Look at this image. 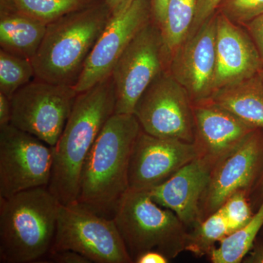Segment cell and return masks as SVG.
Wrapping results in <instances>:
<instances>
[{"mask_svg":"<svg viewBox=\"0 0 263 263\" xmlns=\"http://www.w3.org/2000/svg\"><path fill=\"white\" fill-rule=\"evenodd\" d=\"M116 91L110 75L78 93L65 127L53 146L48 190L62 205L78 203L86 157L109 118L115 114Z\"/></svg>","mask_w":263,"mask_h":263,"instance_id":"cell-1","label":"cell"},{"mask_svg":"<svg viewBox=\"0 0 263 263\" xmlns=\"http://www.w3.org/2000/svg\"><path fill=\"white\" fill-rule=\"evenodd\" d=\"M141 125L134 114H114L85 160L78 203L99 215H114L129 190V158Z\"/></svg>","mask_w":263,"mask_h":263,"instance_id":"cell-2","label":"cell"},{"mask_svg":"<svg viewBox=\"0 0 263 263\" xmlns=\"http://www.w3.org/2000/svg\"><path fill=\"white\" fill-rule=\"evenodd\" d=\"M112 12L105 0L72 12L47 25L32 59L34 78L75 86Z\"/></svg>","mask_w":263,"mask_h":263,"instance_id":"cell-3","label":"cell"},{"mask_svg":"<svg viewBox=\"0 0 263 263\" xmlns=\"http://www.w3.org/2000/svg\"><path fill=\"white\" fill-rule=\"evenodd\" d=\"M60 204L47 187L0 197V262H36L49 253Z\"/></svg>","mask_w":263,"mask_h":263,"instance_id":"cell-4","label":"cell"},{"mask_svg":"<svg viewBox=\"0 0 263 263\" xmlns=\"http://www.w3.org/2000/svg\"><path fill=\"white\" fill-rule=\"evenodd\" d=\"M113 219L133 262L149 251L160 252L169 260L186 251V226L172 211L154 201L148 191L129 189Z\"/></svg>","mask_w":263,"mask_h":263,"instance_id":"cell-5","label":"cell"},{"mask_svg":"<svg viewBox=\"0 0 263 263\" xmlns=\"http://www.w3.org/2000/svg\"><path fill=\"white\" fill-rule=\"evenodd\" d=\"M72 250L96 263L133 262L113 218L99 215L79 203L59 209L51 250Z\"/></svg>","mask_w":263,"mask_h":263,"instance_id":"cell-6","label":"cell"},{"mask_svg":"<svg viewBox=\"0 0 263 263\" xmlns=\"http://www.w3.org/2000/svg\"><path fill=\"white\" fill-rule=\"evenodd\" d=\"M78 92L73 86L34 78L10 98V124L51 146L61 136Z\"/></svg>","mask_w":263,"mask_h":263,"instance_id":"cell-7","label":"cell"},{"mask_svg":"<svg viewBox=\"0 0 263 263\" xmlns=\"http://www.w3.org/2000/svg\"><path fill=\"white\" fill-rule=\"evenodd\" d=\"M167 68L160 27L152 19L133 38L112 70L117 98L115 114H133L145 90Z\"/></svg>","mask_w":263,"mask_h":263,"instance_id":"cell-8","label":"cell"},{"mask_svg":"<svg viewBox=\"0 0 263 263\" xmlns=\"http://www.w3.org/2000/svg\"><path fill=\"white\" fill-rule=\"evenodd\" d=\"M142 130L152 136L195 141L193 101L186 90L162 71L145 90L133 112Z\"/></svg>","mask_w":263,"mask_h":263,"instance_id":"cell-9","label":"cell"},{"mask_svg":"<svg viewBox=\"0 0 263 263\" xmlns=\"http://www.w3.org/2000/svg\"><path fill=\"white\" fill-rule=\"evenodd\" d=\"M53 146L12 124L0 127V197L47 187L53 164Z\"/></svg>","mask_w":263,"mask_h":263,"instance_id":"cell-10","label":"cell"},{"mask_svg":"<svg viewBox=\"0 0 263 263\" xmlns=\"http://www.w3.org/2000/svg\"><path fill=\"white\" fill-rule=\"evenodd\" d=\"M152 19L150 0H135L126 9L112 15L74 86L76 91H86L111 75L128 45Z\"/></svg>","mask_w":263,"mask_h":263,"instance_id":"cell-11","label":"cell"},{"mask_svg":"<svg viewBox=\"0 0 263 263\" xmlns=\"http://www.w3.org/2000/svg\"><path fill=\"white\" fill-rule=\"evenodd\" d=\"M196 158L194 143L152 136L141 129L129 158V189L149 191Z\"/></svg>","mask_w":263,"mask_h":263,"instance_id":"cell-12","label":"cell"},{"mask_svg":"<svg viewBox=\"0 0 263 263\" xmlns=\"http://www.w3.org/2000/svg\"><path fill=\"white\" fill-rule=\"evenodd\" d=\"M252 132L216 164L201 203V221L219 210L233 193L250 187L263 162V133Z\"/></svg>","mask_w":263,"mask_h":263,"instance_id":"cell-13","label":"cell"},{"mask_svg":"<svg viewBox=\"0 0 263 263\" xmlns=\"http://www.w3.org/2000/svg\"><path fill=\"white\" fill-rule=\"evenodd\" d=\"M216 34L215 14L190 34L170 60L167 70L186 90L193 103L212 95Z\"/></svg>","mask_w":263,"mask_h":263,"instance_id":"cell-14","label":"cell"},{"mask_svg":"<svg viewBox=\"0 0 263 263\" xmlns=\"http://www.w3.org/2000/svg\"><path fill=\"white\" fill-rule=\"evenodd\" d=\"M193 105L197 159L211 171L257 129L210 99Z\"/></svg>","mask_w":263,"mask_h":263,"instance_id":"cell-15","label":"cell"},{"mask_svg":"<svg viewBox=\"0 0 263 263\" xmlns=\"http://www.w3.org/2000/svg\"><path fill=\"white\" fill-rule=\"evenodd\" d=\"M216 68L213 93L263 70L258 50L249 32L221 13L216 14Z\"/></svg>","mask_w":263,"mask_h":263,"instance_id":"cell-16","label":"cell"},{"mask_svg":"<svg viewBox=\"0 0 263 263\" xmlns=\"http://www.w3.org/2000/svg\"><path fill=\"white\" fill-rule=\"evenodd\" d=\"M211 172L196 158L148 192L154 201L172 211L185 226H195L201 221L202 200L209 186Z\"/></svg>","mask_w":263,"mask_h":263,"instance_id":"cell-17","label":"cell"},{"mask_svg":"<svg viewBox=\"0 0 263 263\" xmlns=\"http://www.w3.org/2000/svg\"><path fill=\"white\" fill-rule=\"evenodd\" d=\"M47 24L0 2L1 49L32 61L46 34Z\"/></svg>","mask_w":263,"mask_h":263,"instance_id":"cell-18","label":"cell"},{"mask_svg":"<svg viewBox=\"0 0 263 263\" xmlns=\"http://www.w3.org/2000/svg\"><path fill=\"white\" fill-rule=\"evenodd\" d=\"M209 99L252 127L263 130V70L217 90Z\"/></svg>","mask_w":263,"mask_h":263,"instance_id":"cell-19","label":"cell"},{"mask_svg":"<svg viewBox=\"0 0 263 263\" xmlns=\"http://www.w3.org/2000/svg\"><path fill=\"white\" fill-rule=\"evenodd\" d=\"M196 7L197 0H169L167 3L160 29L168 65L174 52L190 34Z\"/></svg>","mask_w":263,"mask_h":263,"instance_id":"cell-20","label":"cell"},{"mask_svg":"<svg viewBox=\"0 0 263 263\" xmlns=\"http://www.w3.org/2000/svg\"><path fill=\"white\" fill-rule=\"evenodd\" d=\"M263 226V200L260 207L245 226L230 233L211 252L214 263H239L253 247L254 240Z\"/></svg>","mask_w":263,"mask_h":263,"instance_id":"cell-21","label":"cell"},{"mask_svg":"<svg viewBox=\"0 0 263 263\" xmlns=\"http://www.w3.org/2000/svg\"><path fill=\"white\" fill-rule=\"evenodd\" d=\"M102 0H0L20 13L48 24Z\"/></svg>","mask_w":263,"mask_h":263,"instance_id":"cell-22","label":"cell"},{"mask_svg":"<svg viewBox=\"0 0 263 263\" xmlns=\"http://www.w3.org/2000/svg\"><path fill=\"white\" fill-rule=\"evenodd\" d=\"M230 234L228 221L219 209L194 226L192 233H188L186 251L199 257L210 254L216 242Z\"/></svg>","mask_w":263,"mask_h":263,"instance_id":"cell-23","label":"cell"},{"mask_svg":"<svg viewBox=\"0 0 263 263\" xmlns=\"http://www.w3.org/2000/svg\"><path fill=\"white\" fill-rule=\"evenodd\" d=\"M32 79L34 70L31 60L0 48V92L11 98Z\"/></svg>","mask_w":263,"mask_h":263,"instance_id":"cell-24","label":"cell"},{"mask_svg":"<svg viewBox=\"0 0 263 263\" xmlns=\"http://www.w3.org/2000/svg\"><path fill=\"white\" fill-rule=\"evenodd\" d=\"M218 10L231 22L245 25L263 14V0H223Z\"/></svg>","mask_w":263,"mask_h":263,"instance_id":"cell-25","label":"cell"},{"mask_svg":"<svg viewBox=\"0 0 263 263\" xmlns=\"http://www.w3.org/2000/svg\"><path fill=\"white\" fill-rule=\"evenodd\" d=\"M219 209L228 221L230 233L245 226L254 215L245 190L233 193Z\"/></svg>","mask_w":263,"mask_h":263,"instance_id":"cell-26","label":"cell"},{"mask_svg":"<svg viewBox=\"0 0 263 263\" xmlns=\"http://www.w3.org/2000/svg\"><path fill=\"white\" fill-rule=\"evenodd\" d=\"M222 1L223 0H197L196 12L190 34L195 32L202 24L216 14V11Z\"/></svg>","mask_w":263,"mask_h":263,"instance_id":"cell-27","label":"cell"},{"mask_svg":"<svg viewBox=\"0 0 263 263\" xmlns=\"http://www.w3.org/2000/svg\"><path fill=\"white\" fill-rule=\"evenodd\" d=\"M245 27L258 50L263 65V14L245 24Z\"/></svg>","mask_w":263,"mask_h":263,"instance_id":"cell-28","label":"cell"},{"mask_svg":"<svg viewBox=\"0 0 263 263\" xmlns=\"http://www.w3.org/2000/svg\"><path fill=\"white\" fill-rule=\"evenodd\" d=\"M49 254L51 262L57 263H90L91 261L79 252L72 250L51 252Z\"/></svg>","mask_w":263,"mask_h":263,"instance_id":"cell-29","label":"cell"},{"mask_svg":"<svg viewBox=\"0 0 263 263\" xmlns=\"http://www.w3.org/2000/svg\"><path fill=\"white\" fill-rule=\"evenodd\" d=\"M12 104L10 98L0 92V127L10 124Z\"/></svg>","mask_w":263,"mask_h":263,"instance_id":"cell-30","label":"cell"},{"mask_svg":"<svg viewBox=\"0 0 263 263\" xmlns=\"http://www.w3.org/2000/svg\"><path fill=\"white\" fill-rule=\"evenodd\" d=\"M169 0H150L153 19L161 26L165 16L166 9Z\"/></svg>","mask_w":263,"mask_h":263,"instance_id":"cell-31","label":"cell"},{"mask_svg":"<svg viewBox=\"0 0 263 263\" xmlns=\"http://www.w3.org/2000/svg\"><path fill=\"white\" fill-rule=\"evenodd\" d=\"M169 259L163 254L156 251H149L142 254L137 258L136 263H167Z\"/></svg>","mask_w":263,"mask_h":263,"instance_id":"cell-32","label":"cell"},{"mask_svg":"<svg viewBox=\"0 0 263 263\" xmlns=\"http://www.w3.org/2000/svg\"><path fill=\"white\" fill-rule=\"evenodd\" d=\"M135 0H105L113 15L126 9Z\"/></svg>","mask_w":263,"mask_h":263,"instance_id":"cell-33","label":"cell"},{"mask_svg":"<svg viewBox=\"0 0 263 263\" xmlns=\"http://www.w3.org/2000/svg\"><path fill=\"white\" fill-rule=\"evenodd\" d=\"M243 262L248 263H263V245L259 246L252 252L249 251L246 255Z\"/></svg>","mask_w":263,"mask_h":263,"instance_id":"cell-34","label":"cell"}]
</instances>
